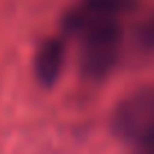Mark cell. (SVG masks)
Returning <instances> with one entry per match:
<instances>
[{"label":"cell","instance_id":"cell-3","mask_svg":"<svg viewBox=\"0 0 154 154\" xmlns=\"http://www.w3.org/2000/svg\"><path fill=\"white\" fill-rule=\"evenodd\" d=\"M68 57V38L63 36H50L38 45L34 52V77L43 88H52L61 79L63 66Z\"/></svg>","mask_w":154,"mask_h":154},{"label":"cell","instance_id":"cell-1","mask_svg":"<svg viewBox=\"0 0 154 154\" xmlns=\"http://www.w3.org/2000/svg\"><path fill=\"white\" fill-rule=\"evenodd\" d=\"M136 0H77L63 18V36L77 43L79 75L102 84L120 61L122 18Z\"/></svg>","mask_w":154,"mask_h":154},{"label":"cell","instance_id":"cell-2","mask_svg":"<svg viewBox=\"0 0 154 154\" xmlns=\"http://www.w3.org/2000/svg\"><path fill=\"white\" fill-rule=\"evenodd\" d=\"M111 131L129 154H154V88L122 97L111 113Z\"/></svg>","mask_w":154,"mask_h":154}]
</instances>
